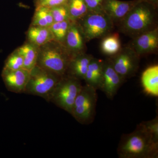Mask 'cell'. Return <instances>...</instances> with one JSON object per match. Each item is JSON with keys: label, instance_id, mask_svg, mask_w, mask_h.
Returning <instances> with one entry per match:
<instances>
[{"label": "cell", "instance_id": "6da1fadb", "mask_svg": "<svg viewBox=\"0 0 158 158\" xmlns=\"http://www.w3.org/2000/svg\"><path fill=\"white\" fill-rule=\"evenodd\" d=\"M117 153L121 158H154L157 157L158 144L142 123L135 131L123 135L118 144Z\"/></svg>", "mask_w": 158, "mask_h": 158}, {"label": "cell", "instance_id": "7a4b0ae2", "mask_svg": "<svg viewBox=\"0 0 158 158\" xmlns=\"http://www.w3.org/2000/svg\"><path fill=\"white\" fill-rule=\"evenodd\" d=\"M62 77L36 65L31 72L25 94L49 100L51 94Z\"/></svg>", "mask_w": 158, "mask_h": 158}, {"label": "cell", "instance_id": "3957f363", "mask_svg": "<svg viewBox=\"0 0 158 158\" xmlns=\"http://www.w3.org/2000/svg\"><path fill=\"white\" fill-rule=\"evenodd\" d=\"M97 99L96 89L87 85L82 86L75 101L71 115L81 124H90L95 116Z\"/></svg>", "mask_w": 158, "mask_h": 158}, {"label": "cell", "instance_id": "277c9868", "mask_svg": "<svg viewBox=\"0 0 158 158\" xmlns=\"http://www.w3.org/2000/svg\"><path fill=\"white\" fill-rule=\"evenodd\" d=\"M79 79L72 76L61 78L49 101L71 114L75 101L82 88Z\"/></svg>", "mask_w": 158, "mask_h": 158}, {"label": "cell", "instance_id": "5b68a950", "mask_svg": "<svg viewBox=\"0 0 158 158\" xmlns=\"http://www.w3.org/2000/svg\"><path fill=\"white\" fill-rule=\"evenodd\" d=\"M70 61L71 59L61 51L47 48L38 55L37 65L62 77L67 71Z\"/></svg>", "mask_w": 158, "mask_h": 158}, {"label": "cell", "instance_id": "8992f818", "mask_svg": "<svg viewBox=\"0 0 158 158\" xmlns=\"http://www.w3.org/2000/svg\"><path fill=\"white\" fill-rule=\"evenodd\" d=\"M153 16L152 9L141 2L124 17L123 26L127 31L130 32L143 31L152 24Z\"/></svg>", "mask_w": 158, "mask_h": 158}, {"label": "cell", "instance_id": "52a82bcc", "mask_svg": "<svg viewBox=\"0 0 158 158\" xmlns=\"http://www.w3.org/2000/svg\"><path fill=\"white\" fill-rule=\"evenodd\" d=\"M84 32L88 40L99 37L104 35L110 27L108 18L100 12H94L87 15L84 20Z\"/></svg>", "mask_w": 158, "mask_h": 158}, {"label": "cell", "instance_id": "ba28073f", "mask_svg": "<svg viewBox=\"0 0 158 158\" xmlns=\"http://www.w3.org/2000/svg\"><path fill=\"white\" fill-rule=\"evenodd\" d=\"M2 76L9 91L17 94L24 93L30 78V72L24 69L11 70L4 67Z\"/></svg>", "mask_w": 158, "mask_h": 158}, {"label": "cell", "instance_id": "9c48e42d", "mask_svg": "<svg viewBox=\"0 0 158 158\" xmlns=\"http://www.w3.org/2000/svg\"><path fill=\"white\" fill-rule=\"evenodd\" d=\"M124 81L113 68L110 61L104 62L102 81L100 90L103 91L108 98H114Z\"/></svg>", "mask_w": 158, "mask_h": 158}, {"label": "cell", "instance_id": "30bf717a", "mask_svg": "<svg viewBox=\"0 0 158 158\" xmlns=\"http://www.w3.org/2000/svg\"><path fill=\"white\" fill-rule=\"evenodd\" d=\"M113 68L124 80L132 76L138 68V60L128 53L118 54L110 61Z\"/></svg>", "mask_w": 158, "mask_h": 158}, {"label": "cell", "instance_id": "8fae6325", "mask_svg": "<svg viewBox=\"0 0 158 158\" xmlns=\"http://www.w3.org/2000/svg\"><path fill=\"white\" fill-rule=\"evenodd\" d=\"M141 1L123 2L118 0H104L102 6L108 15L113 18H123Z\"/></svg>", "mask_w": 158, "mask_h": 158}, {"label": "cell", "instance_id": "7c38bea8", "mask_svg": "<svg viewBox=\"0 0 158 158\" xmlns=\"http://www.w3.org/2000/svg\"><path fill=\"white\" fill-rule=\"evenodd\" d=\"M142 88L145 93L158 96V65H151L143 72L141 77Z\"/></svg>", "mask_w": 158, "mask_h": 158}, {"label": "cell", "instance_id": "4fadbf2b", "mask_svg": "<svg viewBox=\"0 0 158 158\" xmlns=\"http://www.w3.org/2000/svg\"><path fill=\"white\" fill-rule=\"evenodd\" d=\"M103 65L104 62L92 59L84 78L86 85L93 87L97 90H100L101 87Z\"/></svg>", "mask_w": 158, "mask_h": 158}, {"label": "cell", "instance_id": "5bb4252c", "mask_svg": "<svg viewBox=\"0 0 158 158\" xmlns=\"http://www.w3.org/2000/svg\"><path fill=\"white\" fill-rule=\"evenodd\" d=\"M157 31L155 30L146 32L137 38L135 47L138 53L149 52L157 48Z\"/></svg>", "mask_w": 158, "mask_h": 158}, {"label": "cell", "instance_id": "9a60e30c", "mask_svg": "<svg viewBox=\"0 0 158 158\" xmlns=\"http://www.w3.org/2000/svg\"><path fill=\"white\" fill-rule=\"evenodd\" d=\"M53 34L49 27L33 26L28 32V37L33 44L37 46L44 45L52 39Z\"/></svg>", "mask_w": 158, "mask_h": 158}, {"label": "cell", "instance_id": "2e32d148", "mask_svg": "<svg viewBox=\"0 0 158 158\" xmlns=\"http://www.w3.org/2000/svg\"><path fill=\"white\" fill-rule=\"evenodd\" d=\"M93 58L88 56H81L71 60L68 69H70L72 76L78 79L84 80L88 65Z\"/></svg>", "mask_w": 158, "mask_h": 158}, {"label": "cell", "instance_id": "e0dca14e", "mask_svg": "<svg viewBox=\"0 0 158 158\" xmlns=\"http://www.w3.org/2000/svg\"><path fill=\"white\" fill-rule=\"evenodd\" d=\"M17 52L23 60V69L31 72L37 64L38 53L36 48L30 44H26L20 47Z\"/></svg>", "mask_w": 158, "mask_h": 158}, {"label": "cell", "instance_id": "ac0fdd59", "mask_svg": "<svg viewBox=\"0 0 158 158\" xmlns=\"http://www.w3.org/2000/svg\"><path fill=\"white\" fill-rule=\"evenodd\" d=\"M120 48V40L118 34H111L105 37L102 41V50L106 55L113 56L119 52Z\"/></svg>", "mask_w": 158, "mask_h": 158}, {"label": "cell", "instance_id": "d6986e66", "mask_svg": "<svg viewBox=\"0 0 158 158\" xmlns=\"http://www.w3.org/2000/svg\"><path fill=\"white\" fill-rule=\"evenodd\" d=\"M66 40L69 47L74 50H80L83 47L81 35L76 27L72 26L68 29Z\"/></svg>", "mask_w": 158, "mask_h": 158}, {"label": "cell", "instance_id": "ffe728a7", "mask_svg": "<svg viewBox=\"0 0 158 158\" xmlns=\"http://www.w3.org/2000/svg\"><path fill=\"white\" fill-rule=\"evenodd\" d=\"M69 13L73 18L81 17L86 14L88 8L85 0H69Z\"/></svg>", "mask_w": 158, "mask_h": 158}, {"label": "cell", "instance_id": "44dd1931", "mask_svg": "<svg viewBox=\"0 0 158 158\" xmlns=\"http://www.w3.org/2000/svg\"><path fill=\"white\" fill-rule=\"evenodd\" d=\"M5 68L11 70H18L23 69V60L17 52L11 54L5 62Z\"/></svg>", "mask_w": 158, "mask_h": 158}, {"label": "cell", "instance_id": "7402d4cb", "mask_svg": "<svg viewBox=\"0 0 158 158\" xmlns=\"http://www.w3.org/2000/svg\"><path fill=\"white\" fill-rule=\"evenodd\" d=\"M54 22H61L67 20L69 13L68 8L65 5L50 8Z\"/></svg>", "mask_w": 158, "mask_h": 158}, {"label": "cell", "instance_id": "603a6c76", "mask_svg": "<svg viewBox=\"0 0 158 158\" xmlns=\"http://www.w3.org/2000/svg\"><path fill=\"white\" fill-rule=\"evenodd\" d=\"M150 134L153 141L158 144V118L157 116L152 120L141 123Z\"/></svg>", "mask_w": 158, "mask_h": 158}, {"label": "cell", "instance_id": "cb8c5ba5", "mask_svg": "<svg viewBox=\"0 0 158 158\" xmlns=\"http://www.w3.org/2000/svg\"><path fill=\"white\" fill-rule=\"evenodd\" d=\"M69 0H43L36 2V6H44L52 8L55 6H61L66 4Z\"/></svg>", "mask_w": 158, "mask_h": 158}, {"label": "cell", "instance_id": "d4e9b609", "mask_svg": "<svg viewBox=\"0 0 158 158\" xmlns=\"http://www.w3.org/2000/svg\"><path fill=\"white\" fill-rule=\"evenodd\" d=\"M33 26L49 27L48 23L38 9H36L33 19Z\"/></svg>", "mask_w": 158, "mask_h": 158}, {"label": "cell", "instance_id": "484cf974", "mask_svg": "<svg viewBox=\"0 0 158 158\" xmlns=\"http://www.w3.org/2000/svg\"><path fill=\"white\" fill-rule=\"evenodd\" d=\"M69 27V25L68 22L67 21V20L61 22L60 29H59L56 37V38L59 40H62L63 39L67 34Z\"/></svg>", "mask_w": 158, "mask_h": 158}, {"label": "cell", "instance_id": "4316f807", "mask_svg": "<svg viewBox=\"0 0 158 158\" xmlns=\"http://www.w3.org/2000/svg\"><path fill=\"white\" fill-rule=\"evenodd\" d=\"M104 0H85L88 9L95 10L102 6Z\"/></svg>", "mask_w": 158, "mask_h": 158}, {"label": "cell", "instance_id": "83f0119b", "mask_svg": "<svg viewBox=\"0 0 158 158\" xmlns=\"http://www.w3.org/2000/svg\"><path fill=\"white\" fill-rule=\"evenodd\" d=\"M43 1V0H36V2H38V1Z\"/></svg>", "mask_w": 158, "mask_h": 158}, {"label": "cell", "instance_id": "f1b7e54d", "mask_svg": "<svg viewBox=\"0 0 158 158\" xmlns=\"http://www.w3.org/2000/svg\"><path fill=\"white\" fill-rule=\"evenodd\" d=\"M151 1H154V0H151Z\"/></svg>", "mask_w": 158, "mask_h": 158}]
</instances>
